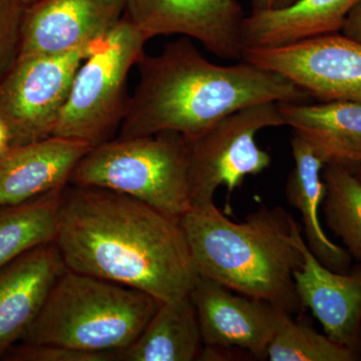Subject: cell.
<instances>
[{
	"mask_svg": "<svg viewBox=\"0 0 361 361\" xmlns=\"http://www.w3.org/2000/svg\"><path fill=\"white\" fill-rule=\"evenodd\" d=\"M355 177L357 178L358 180L361 183V165L360 167L356 169L355 172Z\"/></svg>",
	"mask_w": 361,
	"mask_h": 361,
	"instance_id": "83f0119b",
	"label": "cell"
},
{
	"mask_svg": "<svg viewBox=\"0 0 361 361\" xmlns=\"http://www.w3.org/2000/svg\"><path fill=\"white\" fill-rule=\"evenodd\" d=\"M361 0H296L273 11H252L242 25L244 49L276 47L341 32L348 14Z\"/></svg>",
	"mask_w": 361,
	"mask_h": 361,
	"instance_id": "e0dca14e",
	"label": "cell"
},
{
	"mask_svg": "<svg viewBox=\"0 0 361 361\" xmlns=\"http://www.w3.org/2000/svg\"><path fill=\"white\" fill-rule=\"evenodd\" d=\"M11 148V134L6 122L0 118V155Z\"/></svg>",
	"mask_w": 361,
	"mask_h": 361,
	"instance_id": "4316f807",
	"label": "cell"
},
{
	"mask_svg": "<svg viewBox=\"0 0 361 361\" xmlns=\"http://www.w3.org/2000/svg\"><path fill=\"white\" fill-rule=\"evenodd\" d=\"M200 325L189 295L161 302L142 334L118 356L125 361H194L203 350Z\"/></svg>",
	"mask_w": 361,
	"mask_h": 361,
	"instance_id": "d6986e66",
	"label": "cell"
},
{
	"mask_svg": "<svg viewBox=\"0 0 361 361\" xmlns=\"http://www.w3.org/2000/svg\"><path fill=\"white\" fill-rule=\"evenodd\" d=\"M284 125L308 142L326 165L355 173L361 165V103H279Z\"/></svg>",
	"mask_w": 361,
	"mask_h": 361,
	"instance_id": "2e32d148",
	"label": "cell"
},
{
	"mask_svg": "<svg viewBox=\"0 0 361 361\" xmlns=\"http://www.w3.org/2000/svg\"><path fill=\"white\" fill-rule=\"evenodd\" d=\"M25 6H30V4H35V2L39 1V0H21Z\"/></svg>",
	"mask_w": 361,
	"mask_h": 361,
	"instance_id": "f1b7e54d",
	"label": "cell"
},
{
	"mask_svg": "<svg viewBox=\"0 0 361 361\" xmlns=\"http://www.w3.org/2000/svg\"><path fill=\"white\" fill-rule=\"evenodd\" d=\"M290 145L294 166L287 179L286 198L290 206L300 212L306 246L325 267L348 272L353 266V257L344 247L337 245L327 236L319 217L325 196L322 177L325 163L299 135H292Z\"/></svg>",
	"mask_w": 361,
	"mask_h": 361,
	"instance_id": "ac0fdd59",
	"label": "cell"
},
{
	"mask_svg": "<svg viewBox=\"0 0 361 361\" xmlns=\"http://www.w3.org/2000/svg\"><path fill=\"white\" fill-rule=\"evenodd\" d=\"M242 61L286 78L320 103H361V42L343 33L244 49Z\"/></svg>",
	"mask_w": 361,
	"mask_h": 361,
	"instance_id": "9c48e42d",
	"label": "cell"
},
{
	"mask_svg": "<svg viewBox=\"0 0 361 361\" xmlns=\"http://www.w3.org/2000/svg\"><path fill=\"white\" fill-rule=\"evenodd\" d=\"M54 242L68 269L160 302L189 295L199 277L180 220L113 190L66 185Z\"/></svg>",
	"mask_w": 361,
	"mask_h": 361,
	"instance_id": "6da1fadb",
	"label": "cell"
},
{
	"mask_svg": "<svg viewBox=\"0 0 361 361\" xmlns=\"http://www.w3.org/2000/svg\"><path fill=\"white\" fill-rule=\"evenodd\" d=\"M68 184L129 195L180 220L192 209L186 137L161 132L104 142L78 161Z\"/></svg>",
	"mask_w": 361,
	"mask_h": 361,
	"instance_id": "5b68a950",
	"label": "cell"
},
{
	"mask_svg": "<svg viewBox=\"0 0 361 361\" xmlns=\"http://www.w3.org/2000/svg\"><path fill=\"white\" fill-rule=\"evenodd\" d=\"M282 126L279 103L259 104L235 111L203 134L186 139L192 208L214 204L221 186L226 187L230 199L246 177L267 170L271 157L258 146L256 135Z\"/></svg>",
	"mask_w": 361,
	"mask_h": 361,
	"instance_id": "52a82bcc",
	"label": "cell"
},
{
	"mask_svg": "<svg viewBox=\"0 0 361 361\" xmlns=\"http://www.w3.org/2000/svg\"><path fill=\"white\" fill-rule=\"evenodd\" d=\"M103 39L66 54L18 59L0 82V118L11 147L52 137L75 73Z\"/></svg>",
	"mask_w": 361,
	"mask_h": 361,
	"instance_id": "ba28073f",
	"label": "cell"
},
{
	"mask_svg": "<svg viewBox=\"0 0 361 361\" xmlns=\"http://www.w3.org/2000/svg\"><path fill=\"white\" fill-rule=\"evenodd\" d=\"M6 361H111L118 360L115 353H90L54 344L14 345L7 351Z\"/></svg>",
	"mask_w": 361,
	"mask_h": 361,
	"instance_id": "cb8c5ba5",
	"label": "cell"
},
{
	"mask_svg": "<svg viewBox=\"0 0 361 361\" xmlns=\"http://www.w3.org/2000/svg\"><path fill=\"white\" fill-rule=\"evenodd\" d=\"M140 82L130 97L118 137L176 132L192 139L235 111L264 103L304 104L310 96L274 71L243 61H208L190 37L142 54Z\"/></svg>",
	"mask_w": 361,
	"mask_h": 361,
	"instance_id": "7a4b0ae2",
	"label": "cell"
},
{
	"mask_svg": "<svg viewBox=\"0 0 361 361\" xmlns=\"http://www.w3.org/2000/svg\"><path fill=\"white\" fill-rule=\"evenodd\" d=\"M160 304L146 292L66 269L21 341L115 353L118 360Z\"/></svg>",
	"mask_w": 361,
	"mask_h": 361,
	"instance_id": "277c9868",
	"label": "cell"
},
{
	"mask_svg": "<svg viewBox=\"0 0 361 361\" xmlns=\"http://www.w3.org/2000/svg\"><path fill=\"white\" fill-rule=\"evenodd\" d=\"M341 33L361 42V2L348 14Z\"/></svg>",
	"mask_w": 361,
	"mask_h": 361,
	"instance_id": "d4e9b609",
	"label": "cell"
},
{
	"mask_svg": "<svg viewBox=\"0 0 361 361\" xmlns=\"http://www.w3.org/2000/svg\"><path fill=\"white\" fill-rule=\"evenodd\" d=\"M270 361H360L349 349L303 320L285 314L267 350Z\"/></svg>",
	"mask_w": 361,
	"mask_h": 361,
	"instance_id": "7402d4cb",
	"label": "cell"
},
{
	"mask_svg": "<svg viewBox=\"0 0 361 361\" xmlns=\"http://www.w3.org/2000/svg\"><path fill=\"white\" fill-rule=\"evenodd\" d=\"M180 223L199 276L288 314L302 312L294 282L303 263L302 231L284 208L260 207L234 222L214 203L194 207Z\"/></svg>",
	"mask_w": 361,
	"mask_h": 361,
	"instance_id": "3957f363",
	"label": "cell"
},
{
	"mask_svg": "<svg viewBox=\"0 0 361 361\" xmlns=\"http://www.w3.org/2000/svg\"><path fill=\"white\" fill-rule=\"evenodd\" d=\"M123 11L125 0H39L25 7L20 59L66 54L103 39Z\"/></svg>",
	"mask_w": 361,
	"mask_h": 361,
	"instance_id": "7c38bea8",
	"label": "cell"
},
{
	"mask_svg": "<svg viewBox=\"0 0 361 361\" xmlns=\"http://www.w3.org/2000/svg\"><path fill=\"white\" fill-rule=\"evenodd\" d=\"M63 188L0 207V268L30 249L54 241Z\"/></svg>",
	"mask_w": 361,
	"mask_h": 361,
	"instance_id": "ffe728a7",
	"label": "cell"
},
{
	"mask_svg": "<svg viewBox=\"0 0 361 361\" xmlns=\"http://www.w3.org/2000/svg\"><path fill=\"white\" fill-rule=\"evenodd\" d=\"M66 269L54 241L30 249L0 268V360L23 338Z\"/></svg>",
	"mask_w": 361,
	"mask_h": 361,
	"instance_id": "5bb4252c",
	"label": "cell"
},
{
	"mask_svg": "<svg viewBox=\"0 0 361 361\" xmlns=\"http://www.w3.org/2000/svg\"><path fill=\"white\" fill-rule=\"evenodd\" d=\"M204 346L244 351L253 360H267V350L285 314L272 304L237 293L199 276L190 292Z\"/></svg>",
	"mask_w": 361,
	"mask_h": 361,
	"instance_id": "8fae6325",
	"label": "cell"
},
{
	"mask_svg": "<svg viewBox=\"0 0 361 361\" xmlns=\"http://www.w3.org/2000/svg\"><path fill=\"white\" fill-rule=\"evenodd\" d=\"M147 42L123 16L78 68L52 137L87 142L90 148L113 140L129 106L130 68L144 54Z\"/></svg>",
	"mask_w": 361,
	"mask_h": 361,
	"instance_id": "8992f818",
	"label": "cell"
},
{
	"mask_svg": "<svg viewBox=\"0 0 361 361\" xmlns=\"http://www.w3.org/2000/svg\"><path fill=\"white\" fill-rule=\"evenodd\" d=\"M298 246L303 263L294 273V282L301 305L311 310L331 341L361 360V263L348 272H336L311 253L302 233Z\"/></svg>",
	"mask_w": 361,
	"mask_h": 361,
	"instance_id": "4fadbf2b",
	"label": "cell"
},
{
	"mask_svg": "<svg viewBox=\"0 0 361 361\" xmlns=\"http://www.w3.org/2000/svg\"><path fill=\"white\" fill-rule=\"evenodd\" d=\"M325 224L343 242L353 259L361 263V183L355 173L336 165L323 169Z\"/></svg>",
	"mask_w": 361,
	"mask_h": 361,
	"instance_id": "44dd1931",
	"label": "cell"
},
{
	"mask_svg": "<svg viewBox=\"0 0 361 361\" xmlns=\"http://www.w3.org/2000/svg\"><path fill=\"white\" fill-rule=\"evenodd\" d=\"M296 0H252V11H273L290 6Z\"/></svg>",
	"mask_w": 361,
	"mask_h": 361,
	"instance_id": "484cf974",
	"label": "cell"
},
{
	"mask_svg": "<svg viewBox=\"0 0 361 361\" xmlns=\"http://www.w3.org/2000/svg\"><path fill=\"white\" fill-rule=\"evenodd\" d=\"M25 7L21 0H0V82L20 59Z\"/></svg>",
	"mask_w": 361,
	"mask_h": 361,
	"instance_id": "603a6c76",
	"label": "cell"
},
{
	"mask_svg": "<svg viewBox=\"0 0 361 361\" xmlns=\"http://www.w3.org/2000/svg\"><path fill=\"white\" fill-rule=\"evenodd\" d=\"M90 149L87 142L61 137L11 147L0 155V207L66 186L78 161Z\"/></svg>",
	"mask_w": 361,
	"mask_h": 361,
	"instance_id": "9a60e30c",
	"label": "cell"
},
{
	"mask_svg": "<svg viewBox=\"0 0 361 361\" xmlns=\"http://www.w3.org/2000/svg\"><path fill=\"white\" fill-rule=\"evenodd\" d=\"M123 16L147 39L180 35L225 59H242L245 14L238 0H125Z\"/></svg>",
	"mask_w": 361,
	"mask_h": 361,
	"instance_id": "30bf717a",
	"label": "cell"
}]
</instances>
